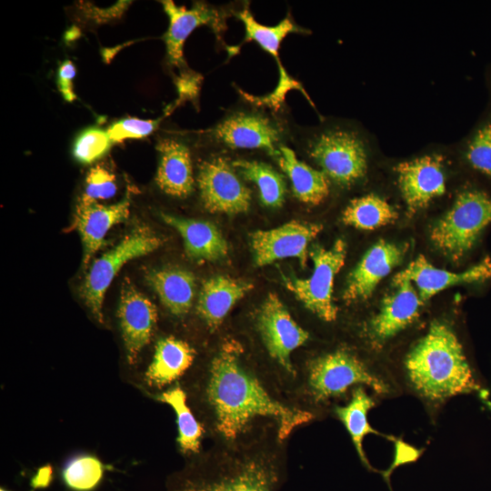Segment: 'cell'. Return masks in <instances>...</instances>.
Returning <instances> with one entry per match:
<instances>
[{"instance_id":"f546056e","label":"cell","mask_w":491,"mask_h":491,"mask_svg":"<svg viewBox=\"0 0 491 491\" xmlns=\"http://www.w3.org/2000/svg\"><path fill=\"white\" fill-rule=\"evenodd\" d=\"M236 17L245 27V42H256L262 49L269 53L277 61L280 70H284L279 57L278 51L283 40L289 34H309V30L296 25L289 15L285 17L276 25H265L258 23L248 7H244L237 12Z\"/></svg>"},{"instance_id":"277c9868","label":"cell","mask_w":491,"mask_h":491,"mask_svg":"<svg viewBox=\"0 0 491 491\" xmlns=\"http://www.w3.org/2000/svg\"><path fill=\"white\" fill-rule=\"evenodd\" d=\"M294 366L296 379L291 402L316 418L317 410L346 396L354 386L365 385L378 394L389 391L388 385L346 348L316 355Z\"/></svg>"},{"instance_id":"4fadbf2b","label":"cell","mask_w":491,"mask_h":491,"mask_svg":"<svg viewBox=\"0 0 491 491\" xmlns=\"http://www.w3.org/2000/svg\"><path fill=\"white\" fill-rule=\"evenodd\" d=\"M168 16V28L164 35L168 62L171 65L185 67L184 45L192 32L199 26L207 25L220 39L226 27L225 16L215 7L197 2L191 8L177 6L173 1H161Z\"/></svg>"},{"instance_id":"52a82bcc","label":"cell","mask_w":491,"mask_h":491,"mask_svg":"<svg viewBox=\"0 0 491 491\" xmlns=\"http://www.w3.org/2000/svg\"><path fill=\"white\" fill-rule=\"evenodd\" d=\"M490 224L491 185L465 175L430 236L438 250L459 262L471 254Z\"/></svg>"},{"instance_id":"7a4b0ae2","label":"cell","mask_w":491,"mask_h":491,"mask_svg":"<svg viewBox=\"0 0 491 491\" xmlns=\"http://www.w3.org/2000/svg\"><path fill=\"white\" fill-rule=\"evenodd\" d=\"M287 443L267 429L196 455L170 491H279L287 478Z\"/></svg>"},{"instance_id":"603a6c76","label":"cell","mask_w":491,"mask_h":491,"mask_svg":"<svg viewBox=\"0 0 491 491\" xmlns=\"http://www.w3.org/2000/svg\"><path fill=\"white\" fill-rule=\"evenodd\" d=\"M161 218L181 235L186 256L193 261L215 262L225 258L228 245L221 231L205 220L183 218L162 213Z\"/></svg>"},{"instance_id":"30bf717a","label":"cell","mask_w":491,"mask_h":491,"mask_svg":"<svg viewBox=\"0 0 491 491\" xmlns=\"http://www.w3.org/2000/svg\"><path fill=\"white\" fill-rule=\"evenodd\" d=\"M346 255V245L337 239L329 248L313 246L309 250L314 268L307 278H288L286 288L303 306L321 320L330 323L337 317L333 301V287L336 274L342 268Z\"/></svg>"},{"instance_id":"e0dca14e","label":"cell","mask_w":491,"mask_h":491,"mask_svg":"<svg viewBox=\"0 0 491 491\" xmlns=\"http://www.w3.org/2000/svg\"><path fill=\"white\" fill-rule=\"evenodd\" d=\"M489 279H491L489 256L461 272L436 268L424 256H419L406 269L397 274L393 281L408 280L414 283L420 298L425 302L449 286L484 283Z\"/></svg>"},{"instance_id":"ba28073f","label":"cell","mask_w":491,"mask_h":491,"mask_svg":"<svg viewBox=\"0 0 491 491\" xmlns=\"http://www.w3.org/2000/svg\"><path fill=\"white\" fill-rule=\"evenodd\" d=\"M460 166L452 145L433 144L390 165L396 192L409 215L445 197L454 168Z\"/></svg>"},{"instance_id":"8d00e7d4","label":"cell","mask_w":491,"mask_h":491,"mask_svg":"<svg viewBox=\"0 0 491 491\" xmlns=\"http://www.w3.org/2000/svg\"><path fill=\"white\" fill-rule=\"evenodd\" d=\"M76 69L71 60H65L57 71V85L64 99L72 102L76 98L73 90V80L75 76Z\"/></svg>"},{"instance_id":"8992f818","label":"cell","mask_w":491,"mask_h":491,"mask_svg":"<svg viewBox=\"0 0 491 491\" xmlns=\"http://www.w3.org/2000/svg\"><path fill=\"white\" fill-rule=\"evenodd\" d=\"M307 153L331 184L351 189L367 180L379 149L376 137L362 126L331 123L309 137Z\"/></svg>"},{"instance_id":"e575fe53","label":"cell","mask_w":491,"mask_h":491,"mask_svg":"<svg viewBox=\"0 0 491 491\" xmlns=\"http://www.w3.org/2000/svg\"><path fill=\"white\" fill-rule=\"evenodd\" d=\"M160 121V119L150 120L127 117L114 122L106 131L112 142L144 138L158 127Z\"/></svg>"},{"instance_id":"74e56055","label":"cell","mask_w":491,"mask_h":491,"mask_svg":"<svg viewBox=\"0 0 491 491\" xmlns=\"http://www.w3.org/2000/svg\"><path fill=\"white\" fill-rule=\"evenodd\" d=\"M202 76L194 72L185 71L175 80L179 94V102L182 100H195L197 97Z\"/></svg>"},{"instance_id":"7402d4cb","label":"cell","mask_w":491,"mask_h":491,"mask_svg":"<svg viewBox=\"0 0 491 491\" xmlns=\"http://www.w3.org/2000/svg\"><path fill=\"white\" fill-rule=\"evenodd\" d=\"M465 175L491 185V104L460 140L453 144Z\"/></svg>"},{"instance_id":"d6986e66","label":"cell","mask_w":491,"mask_h":491,"mask_svg":"<svg viewBox=\"0 0 491 491\" xmlns=\"http://www.w3.org/2000/svg\"><path fill=\"white\" fill-rule=\"evenodd\" d=\"M406 253L400 246L379 241L370 247L349 274L344 290L346 302H356L371 296L378 283L399 265Z\"/></svg>"},{"instance_id":"9c48e42d","label":"cell","mask_w":491,"mask_h":491,"mask_svg":"<svg viewBox=\"0 0 491 491\" xmlns=\"http://www.w3.org/2000/svg\"><path fill=\"white\" fill-rule=\"evenodd\" d=\"M164 239L147 226H140L127 234L116 246L103 254L91 265L80 292L85 306L99 322H103V301L111 282L128 261L159 248Z\"/></svg>"},{"instance_id":"83f0119b","label":"cell","mask_w":491,"mask_h":491,"mask_svg":"<svg viewBox=\"0 0 491 491\" xmlns=\"http://www.w3.org/2000/svg\"><path fill=\"white\" fill-rule=\"evenodd\" d=\"M157 400L169 405L176 417L177 445L182 454L195 456L201 453L205 428L188 403L186 392L180 385L172 386L161 393Z\"/></svg>"},{"instance_id":"60d3db41","label":"cell","mask_w":491,"mask_h":491,"mask_svg":"<svg viewBox=\"0 0 491 491\" xmlns=\"http://www.w3.org/2000/svg\"><path fill=\"white\" fill-rule=\"evenodd\" d=\"M0 491H6L5 489L1 488Z\"/></svg>"},{"instance_id":"d4e9b609","label":"cell","mask_w":491,"mask_h":491,"mask_svg":"<svg viewBox=\"0 0 491 491\" xmlns=\"http://www.w3.org/2000/svg\"><path fill=\"white\" fill-rule=\"evenodd\" d=\"M146 280L173 316H183L192 308L196 282L190 271L178 266L163 267L150 271Z\"/></svg>"},{"instance_id":"8fae6325","label":"cell","mask_w":491,"mask_h":491,"mask_svg":"<svg viewBox=\"0 0 491 491\" xmlns=\"http://www.w3.org/2000/svg\"><path fill=\"white\" fill-rule=\"evenodd\" d=\"M197 186L205 208L211 213H246L251 205L250 189L225 158L204 161L198 169Z\"/></svg>"},{"instance_id":"cb8c5ba5","label":"cell","mask_w":491,"mask_h":491,"mask_svg":"<svg viewBox=\"0 0 491 491\" xmlns=\"http://www.w3.org/2000/svg\"><path fill=\"white\" fill-rule=\"evenodd\" d=\"M195 357L196 351L188 342L174 336L162 337L155 345L145 379L149 386L164 388L180 379Z\"/></svg>"},{"instance_id":"1f68e13d","label":"cell","mask_w":491,"mask_h":491,"mask_svg":"<svg viewBox=\"0 0 491 491\" xmlns=\"http://www.w3.org/2000/svg\"><path fill=\"white\" fill-rule=\"evenodd\" d=\"M104 465L92 456H80L71 459L63 468L65 485L75 491H91L101 481Z\"/></svg>"},{"instance_id":"f1b7e54d","label":"cell","mask_w":491,"mask_h":491,"mask_svg":"<svg viewBox=\"0 0 491 491\" xmlns=\"http://www.w3.org/2000/svg\"><path fill=\"white\" fill-rule=\"evenodd\" d=\"M398 217L396 206L376 191L355 196L342 212V221L362 230H373L395 222Z\"/></svg>"},{"instance_id":"4dcf8cb0","label":"cell","mask_w":491,"mask_h":491,"mask_svg":"<svg viewBox=\"0 0 491 491\" xmlns=\"http://www.w3.org/2000/svg\"><path fill=\"white\" fill-rule=\"evenodd\" d=\"M232 165L242 176L256 185L265 206L278 208L283 205L286 184L285 177L274 167L261 161L244 159L235 160Z\"/></svg>"},{"instance_id":"44dd1931","label":"cell","mask_w":491,"mask_h":491,"mask_svg":"<svg viewBox=\"0 0 491 491\" xmlns=\"http://www.w3.org/2000/svg\"><path fill=\"white\" fill-rule=\"evenodd\" d=\"M157 186L166 195L185 198L195 185L191 153L187 145L175 138H164L157 144Z\"/></svg>"},{"instance_id":"5bb4252c","label":"cell","mask_w":491,"mask_h":491,"mask_svg":"<svg viewBox=\"0 0 491 491\" xmlns=\"http://www.w3.org/2000/svg\"><path fill=\"white\" fill-rule=\"evenodd\" d=\"M394 285L396 289L383 299L379 312L366 326V336L375 348L381 347L412 324L424 303L410 281H394Z\"/></svg>"},{"instance_id":"f35d334b","label":"cell","mask_w":491,"mask_h":491,"mask_svg":"<svg viewBox=\"0 0 491 491\" xmlns=\"http://www.w3.org/2000/svg\"><path fill=\"white\" fill-rule=\"evenodd\" d=\"M52 468L49 466H44L32 478L31 485L35 488L46 487L52 481Z\"/></svg>"},{"instance_id":"484cf974","label":"cell","mask_w":491,"mask_h":491,"mask_svg":"<svg viewBox=\"0 0 491 491\" xmlns=\"http://www.w3.org/2000/svg\"><path fill=\"white\" fill-rule=\"evenodd\" d=\"M278 164L288 176L294 195L303 204L319 205L330 195L331 182L318 168L299 160L294 151L285 145L278 147Z\"/></svg>"},{"instance_id":"4316f807","label":"cell","mask_w":491,"mask_h":491,"mask_svg":"<svg viewBox=\"0 0 491 491\" xmlns=\"http://www.w3.org/2000/svg\"><path fill=\"white\" fill-rule=\"evenodd\" d=\"M374 406L375 402L365 388L357 386L352 389L347 403L343 406H335L333 413L346 427L362 464L369 470L376 471L371 466L364 452L363 441L365 436L374 434L383 436L392 441L395 437L383 435L370 426L367 414Z\"/></svg>"},{"instance_id":"d6a6232c","label":"cell","mask_w":491,"mask_h":491,"mask_svg":"<svg viewBox=\"0 0 491 491\" xmlns=\"http://www.w3.org/2000/svg\"><path fill=\"white\" fill-rule=\"evenodd\" d=\"M112 144L107 131L98 127H88L75 138L73 155L81 164H92L104 156Z\"/></svg>"},{"instance_id":"ac0fdd59","label":"cell","mask_w":491,"mask_h":491,"mask_svg":"<svg viewBox=\"0 0 491 491\" xmlns=\"http://www.w3.org/2000/svg\"><path fill=\"white\" fill-rule=\"evenodd\" d=\"M129 211L130 200L127 196L109 205L80 197L75 207L74 225L82 240L85 268L96 251L104 246L107 232L115 225L125 220Z\"/></svg>"},{"instance_id":"3957f363","label":"cell","mask_w":491,"mask_h":491,"mask_svg":"<svg viewBox=\"0 0 491 491\" xmlns=\"http://www.w3.org/2000/svg\"><path fill=\"white\" fill-rule=\"evenodd\" d=\"M406 369L416 391L431 401L482 390L456 335L440 321L410 350Z\"/></svg>"},{"instance_id":"9a60e30c","label":"cell","mask_w":491,"mask_h":491,"mask_svg":"<svg viewBox=\"0 0 491 491\" xmlns=\"http://www.w3.org/2000/svg\"><path fill=\"white\" fill-rule=\"evenodd\" d=\"M218 142L235 149H262L270 155L278 156L276 144L280 132L266 115L252 112L230 115L212 130Z\"/></svg>"},{"instance_id":"836d02e7","label":"cell","mask_w":491,"mask_h":491,"mask_svg":"<svg viewBox=\"0 0 491 491\" xmlns=\"http://www.w3.org/2000/svg\"><path fill=\"white\" fill-rule=\"evenodd\" d=\"M116 189L115 175L97 165L86 175L85 193L82 196L93 201L109 199L115 195Z\"/></svg>"},{"instance_id":"5b68a950","label":"cell","mask_w":491,"mask_h":491,"mask_svg":"<svg viewBox=\"0 0 491 491\" xmlns=\"http://www.w3.org/2000/svg\"><path fill=\"white\" fill-rule=\"evenodd\" d=\"M253 326L265 355L258 375L275 393L292 404L296 379L293 355L309 341V332L273 293L255 313Z\"/></svg>"},{"instance_id":"6da1fadb","label":"cell","mask_w":491,"mask_h":491,"mask_svg":"<svg viewBox=\"0 0 491 491\" xmlns=\"http://www.w3.org/2000/svg\"><path fill=\"white\" fill-rule=\"evenodd\" d=\"M185 391L205 435L216 445L234 444L267 429L277 430L288 441L316 419L275 393L242 344L230 336L223 338Z\"/></svg>"},{"instance_id":"ffe728a7","label":"cell","mask_w":491,"mask_h":491,"mask_svg":"<svg viewBox=\"0 0 491 491\" xmlns=\"http://www.w3.org/2000/svg\"><path fill=\"white\" fill-rule=\"evenodd\" d=\"M249 282L225 276L205 280L196 301V314L210 333L217 332L227 315L251 289Z\"/></svg>"},{"instance_id":"ab89813d","label":"cell","mask_w":491,"mask_h":491,"mask_svg":"<svg viewBox=\"0 0 491 491\" xmlns=\"http://www.w3.org/2000/svg\"><path fill=\"white\" fill-rule=\"evenodd\" d=\"M486 86L488 95V103L491 104V65L486 70L485 74Z\"/></svg>"},{"instance_id":"7c38bea8","label":"cell","mask_w":491,"mask_h":491,"mask_svg":"<svg viewBox=\"0 0 491 491\" xmlns=\"http://www.w3.org/2000/svg\"><path fill=\"white\" fill-rule=\"evenodd\" d=\"M323 225L292 220L268 230H257L250 235L256 266H264L276 260L296 257L303 266L309 255L308 246L322 231Z\"/></svg>"},{"instance_id":"d590c367","label":"cell","mask_w":491,"mask_h":491,"mask_svg":"<svg viewBox=\"0 0 491 491\" xmlns=\"http://www.w3.org/2000/svg\"><path fill=\"white\" fill-rule=\"evenodd\" d=\"M393 442L395 444L394 460L390 466L386 471L382 472L384 480L388 484L389 486L390 476L394 470L400 466L416 462L423 453L421 449H417L406 444L400 438L395 437Z\"/></svg>"},{"instance_id":"2e32d148","label":"cell","mask_w":491,"mask_h":491,"mask_svg":"<svg viewBox=\"0 0 491 491\" xmlns=\"http://www.w3.org/2000/svg\"><path fill=\"white\" fill-rule=\"evenodd\" d=\"M126 358L134 364L150 342L157 322L155 306L134 286H123L117 308Z\"/></svg>"}]
</instances>
